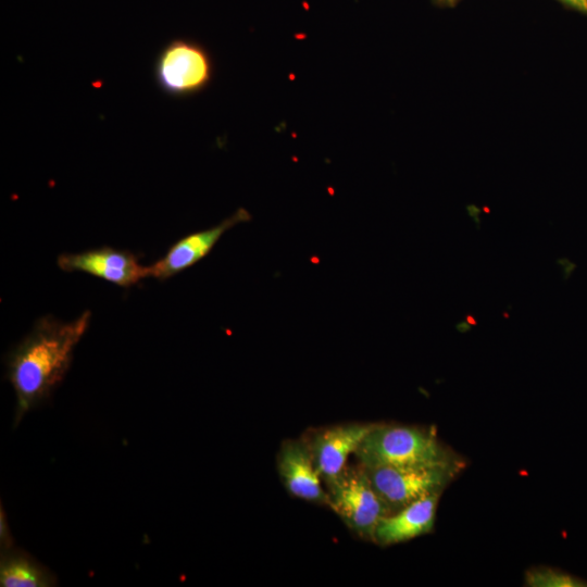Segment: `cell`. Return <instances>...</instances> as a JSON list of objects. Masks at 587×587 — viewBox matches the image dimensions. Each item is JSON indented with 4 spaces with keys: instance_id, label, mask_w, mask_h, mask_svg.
I'll return each instance as SVG.
<instances>
[{
    "instance_id": "6da1fadb",
    "label": "cell",
    "mask_w": 587,
    "mask_h": 587,
    "mask_svg": "<svg viewBox=\"0 0 587 587\" xmlns=\"http://www.w3.org/2000/svg\"><path fill=\"white\" fill-rule=\"evenodd\" d=\"M90 316L88 310L70 322L45 315L8 353L7 378L15 394L14 426L42 404L63 380Z\"/></svg>"
},
{
    "instance_id": "7a4b0ae2",
    "label": "cell",
    "mask_w": 587,
    "mask_h": 587,
    "mask_svg": "<svg viewBox=\"0 0 587 587\" xmlns=\"http://www.w3.org/2000/svg\"><path fill=\"white\" fill-rule=\"evenodd\" d=\"M365 467L463 466L464 461L432 428L374 424L355 451Z\"/></svg>"
},
{
    "instance_id": "3957f363",
    "label": "cell",
    "mask_w": 587,
    "mask_h": 587,
    "mask_svg": "<svg viewBox=\"0 0 587 587\" xmlns=\"http://www.w3.org/2000/svg\"><path fill=\"white\" fill-rule=\"evenodd\" d=\"M328 507L359 538L374 541L375 530L389 510L374 489L365 469L347 464L325 482Z\"/></svg>"
},
{
    "instance_id": "277c9868",
    "label": "cell",
    "mask_w": 587,
    "mask_h": 587,
    "mask_svg": "<svg viewBox=\"0 0 587 587\" xmlns=\"http://www.w3.org/2000/svg\"><path fill=\"white\" fill-rule=\"evenodd\" d=\"M153 73L162 92L173 98H188L209 87L214 76V62L200 42L176 38L157 54Z\"/></svg>"
},
{
    "instance_id": "5b68a950",
    "label": "cell",
    "mask_w": 587,
    "mask_h": 587,
    "mask_svg": "<svg viewBox=\"0 0 587 587\" xmlns=\"http://www.w3.org/2000/svg\"><path fill=\"white\" fill-rule=\"evenodd\" d=\"M363 467L391 514L424 497L442 494L463 466Z\"/></svg>"
},
{
    "instance_id": "8992f818",
    "label": "cell",
    "mask_w": 587,
    "mask_h": 587,
    "mask_svg": "<svg viewBox=\"0 0 587 587\" xmlns=\"http://www.w3.org/2000/svg\"><path fill=\"white\" fill-rule=\"evenodd\" d=\"M65 272H84L121 287H130L149 276V266L141 265L137 257L109 246L77 253H62L57 259Z\"/></svg>"
},
{
    "instance_id": "52a82bcc",
    "label": "cell",
    "mask_w": 587,
    "mask_h": 587,
    "mask_svg": "<svg viewBox=\"0 0 587 587\" xmlns=\"http://www.w3.org/2000/svg\"><path fill=\"white\" fill-rule=\"evenodd\" d=\"M251 218L246 209L239 208L217 225L186 235L174 242L161 259L149 265V276L165 280L191 267L212 251L227 230Z\"/></svg>"
},
{
    "instance_id": "ba28073f",
    "label": "cell",
    "mask_w": 587,
    "mask_h": 587,
    "mask_svg": "<svg viewBox=\"0 0 587 587\" xmlns=\"http://www.w3.org/2000/svg\"><path fill=\"white\" fill-rule=\"evenodd\" d=\"M277 470L287 491L299 499L328 507V495L305 440L289 439L277 454Z\"/></svg>"
},
{
    "instance_id": "9c48e42d",
    "label": "cell",
    "mask_w": 587,
    "mask_h": 587,
    "mask_svg": "<svg viewBox=\"0 0 587 587\" xmlns=\"http://www.w3.org/2000/svg\"><path fill=\"white\" fill-rule=\"evenodd\" d=\"M374 424L347 423L317 430L307 441L314 465L323 482L338 475L348 464L350 454L355 453L360 444Z\"/></svg>"
},
{
    "instance_id": "30bf717a",
    "label": "cell",
    "mask_w": 587,
    "mask_h": 587,
    "mask_svg": "<svg viewBox=\"0 0 587 587\" xmlns=\"http://www.w3.org/2000/svg\"><path fill=\"white\" fill-rule=\"evenodd\" d=\"M440 496L424 497L383 517L375 530L374 542L387 547L433 532Z\"/></svg>"
},
{
    "instance_id": "8fae6325",
    "label": "cell",
    "mask_w": 587,
    "mask_h": 587,
    "mask_svg": "<svg viewBox=\"0 0 587 587\" xmlns=\"http://www.w3.org/2000/svg\"><path fill=\"white\" fill-rule=\"evenodd\" d=\"M57 584L54 574L26 551L13 546L1 550L0 586L51 587Z\"/></svg>"
},
{
    "instance_id": "7c38bea8",
    "label": "cell",
    "mask_w": 587,
    "mask_h": 587,
    "mask_svg": "<svg viewBox=\"0 0 587 587\" xmlns=\"http://www.w3.org/2000/svg\"><path fill=\"white\" fill-rule=\"evenodd\" d=\"M525 583L530 587H587V582L553 567H535L525 575Z\"/></svg>"
},
{
    "instance_id": "4fadbf2b",
    "label": "cell",
    "mask_w": 587,
    "mask_h": 587,
    "mask_svg": "<svg viewBox=\"0 0 587 587\" xmlns=\"http://www.w3.org/2000/svg\"><path fill=\"white\" fill-rule=\"evenodd\" d=\"M0 542L1 550L10 548L13 546V540L8 528V523L5 520V514L1 509V519H0Z\"/></svg>"
},
{
    "instance_id": "5bb4252c",
    "label": "cell",
    "mask_w": 587,
    "mask_h": 587,
    "mask_svg": "<svg viewBox=\"0 0 587 587\" xmlns=\"http://www.w3.org/2000/svg\"><path fill=\"white\" fill-rule=\"evenodd\" d=\"M564 7L587 15V0H557Z\"/></svg>"
},
{
    "instance_id": "9a60e30c",
    "label": "cell",
    "mask_w": 587,
    "mask_h": 587,
    "mask_svg": "<svg viewBox=\"0 0 587 587\" xmlns=\"http://www.w3.org/2000/svg\"><path fill=\"white\" fill-rule=\"evenodd\" d=\"M461 0H433V2L442 8H451L458 4Z\"/></svg>"
},
{
    "instance_id": "2e32d148",
    "label": "cell",
    "mask_w": 587,
    "mask_h": 587,
    "mask_svg": "<svg viewBox=\"0 0 587 587\" xmlns=\"http://www.w3.org/2000/svg\"><path fill=\"white\" fill-rule=\"evenodd\" d=\"M472 325L467 323L466 321H461L455 325V328L460 333H466L471 330Z\"/></svg>"
},
{
    "instance_id": "e0dca14e",
    "label": "cell",
    "mask_w": 587,
    "mask_h": 587,
    "mask_svg": "<svg viewBox=\"0 0 587 587\" xmlns=\"http://www.w3.org/2000/svg\"><path fill=\"white\" fill-rule=\"evenodd\" d=\"M465 321H466L467 323H470L471 325H476V323H477V321L475 320V317L472 316V315H470V314L465 316Z\"/></svg>"
}]
</instances>
